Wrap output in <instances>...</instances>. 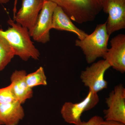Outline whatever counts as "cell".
<instances>
[{
  "instance_id": "8fae6325",
  "label": "cell",
  "mask_w": 125,
  "mask_h": 125,
  "mask_svg": "<svg viewBox=\"0 0 125 125\" xmlns=\"http://www.w3.org/2000/svg\"><path fill=\"white\" fill-rule=\"evenodd\" d=\"M27 75L24 70H16L10 76V84L14 95L16 100L22 104L33 95L32 89L28 87L26 83Z\"/></svg>"
},
{
  "instance_id": "7a4b0ae2",
  "label": "cell",
  "mask_w": 125,
  "mask_h": 125,
  "mask_svg": "<svg viewBox=\"0 0 125 125\" xmlns=\"http://www.w3.org/2000/svg\"><path fill=\"white\" fill-rule=\"evenodd\" d=\"M61 7L71 20L79 24L94 20L102 10L100 0H46Z\"/></svg>"
},
{
  "instance_id": "e0dca14e",
  "label": "cell",
  "mask_w": 125,
  "mask_h": 125,
  "mask_svg": "<svg viewBox=\"0 0 125 125\" xmlns=\"http://www.w3.org/2000/svg\"><path fill=\"white\" fill-rule=\"evenodd\" d=\"M104 120L101 117L95 115L92 117L88 121L83 122L81 125H100Z\"/></svg>"
},
{
  "instance_id": "ffe728a7",
  "label": "cell",
  "mask_w": 125,
  "mask_h": 125,
  "mask_svg": "<svg viewBox=\"0 0 125 125\" xmlns=\"http://www.w3.org/2000/svg\"><path fill=\"white\" fill-rule=\"evenodd\" d=\"M10 0H0V4H5L8 3Z\"/></svg>"
},
{
  "instance_id": "52a82bcc",
  "label": "cell",
  "mask_w": 125,
  "mask_h": 125,
  "mask_svg": "<svg viewBox=\"0 0 125 125\" xmlns=\"http://www.w3.org/2000/svg\"><path fill=\"white\" fill-rule=\"evenodd\" d=\"M102 9L108 14L106 28L109 36L125 28V0H103Z\"/></svg>"
},
{
  "instance_id": "4fadbf2b",
  "label": "cell",
  "mask_w": 125,
  "mask_h": 125,
  "mask_svg": "<svg viewBox=\"0 0 125 125\" xmlns=\"http://www.w3.org/2000/svg\"><path fill=\"white\" fill-rule=\"evenodd\" d=\"M22 104L15 101L0 104V121L3 125H18L24 117V110Z\"/></svg>"
},
{
  "instance_id": "8992f818",
  "label": "cell",
  "mask_w": 125,
  "mask_h": 125,
  "mask_svg": "<svg viewBox=\"0 0 125 125\" xmlns=\"http://www.w3.org/2000/svg\"><path fill=\"white\" fill-rule=\"evenodd\" d=\"M57 6L52 1L44 0L36 24L33 30L29 33L31 37L36 42L45 43L50 41L52 15Z\"/></svg>"
},
{
  "instance_id": "ba28073f",
  "label": "cell",
  "mask_w": 125,
  "mask_h": 125,
  "mask_svg": "<svg viewBox=\"0 0 125 125\" xmlns=\"http://www.w3.org/2000/svg\"><path fill=\"white\" fill-rule=\"evenodd\" d=\"M108 109L104 111L105 120H113L125 123V88L120 84L106 98Z\"/></svg>"
},
{
  "instance_id": "d6986e66",
  "label": "cell",
  "mask_w": 125,
  "mask_h": 125,
  "mask_svg": "<svg viewBox=\"0 0 125 125\" xmlns=\"http://www.w3.org/2000/svg\"><path fill=\"white\" fill-rule=\"evenodd\" d=\"M17 1H18V0H15V1L14 5V7L13 9L14 16L16 14V4H17Z\"/></svg>"
},
{
  "instance_id": "7402d4cb",
  "label": "cell",
  "mask_w": 125,
  "mask_h": 125,
  "mask_svg": "<svg viewBox=\"0 0 125 125\" xmlns=\"http://www.w3.org/2000/svg\"><path fill=\"white\" fill-rule=\"evenodd\" d=\"M101 0V2H102V1L103 0Z\"/></svg>"
},
{
  "instance_id": "2e32d148",
  "label": "cell",
  "mask_w": 125,
  "mask_h": 125,
  "mask_svg": "<svg viewBox=\"0 0 125 125\" xmlns=\"http://www.w3.org/2000/svg\"><path fill=\"white\" fill-rule=\"evenodd\" d=\"M17 101L13 93L11 84L0 88V104L9 103Z\"/></svg>"
},
{
  "instance_id": "44dd1931",
  "label": "cell",
  "mask_w": 125,
  "mask_h": 125,
  "mask_svg": "<svg viewBox=\"0 0 125 125\" xmlns=\"http://www.w3.org/2000/svg\"><path fill=\"white\" fill-rule=\"evenodd\" d=\"M3 125V124H2V123L0 121V125Z\"/></svg>"
},
{
  "instance_id": "9c48e42d",
  "label": "cell",
  "mask_w": 125,
  "mask_h": 125,
  "mask_svg": "<svg viewBox=\"0 0 125 125\" xmlns=\"http://www.w3.org/2000/svg\"><path fill=\"white\" fill-rule=\"evenodd\" d=\"M43 1L44 0H22L21 8L14 16V21L27 28L30 33L36 24Z\"/></svg>"
},
{
  "instance_id": "5b68a950",
  "label": "cell",
  "mask_w": 125,
  "mask_h": 125,
  "mask_svg": "<svg viewBox=\"0 0 125 125\" xmlns=\"http://www.w3.org/2000/svg\"><path fill=\"white\" fill-rule=\"evenodd\" d=\"M110 67L109 62L105 60L93 62L81 72L80 76L81 81L89 90L97 93L107 88L108 83L104 76L105 72Z\"/></svg>"
},
{
  "instance_id": "277c9868",
  "label": "cell",
  "mask_w": 125,
  "mask_h": 125,
  "mask_svg": "<svg viewBox=\"0 0 125 125\" xmlns=\"http://www.w3.org/2000/svg\"><path fill=\"white\" fill-rule=\"evenodd\" d=\"M99 101L97 93L89 90L85 98L80 102L64 103L61 110L62 118L65 122L69 124L81 125L83 123L81 116L83 113L94 107Z\"/></svg>"
},
{
  "instance_id": "9a60e30c",
  "label": "cell",
  "mask_w": 125,
  "mask_h": 125,
  "mask_svg": "<svg viewBox=\"0 0 125 125\" xmlns=\"http://www.w3.org/2000/svg\"><path fill=\"white\" fill-rule=\"evenodd\" d=\"M26 81L28 87L32 89L38 85H46L47 77L43 67L41 66L34 72L27 74Z\"/></svg>"
},
{
  "instance_id": "7c38bea8",
  "label": "cell",
  "mask_w": 125,
  "mask_h": 125,
  "mask_svg": "<svg viewBox=\"0 0 125 125\" xmlns=\"http://www.w3.org/2000/svg\"><path fill=\"white\" fill-rule=\"evenodd\" d=\"M52 29L60 31L72 32L77 35L80 40L83 39L88 34L76 27L62 9L58 6L55 7L53 12Z\"/></svg>"
},
{
  "instance_id": "ac0fdd59",
  "label": "cell",
  "mask_w": 125,
  "mask_h": 125,
  "mask_svg": "<svg viewBox=\"0 0 125 125\" xmlns=\"http://www.w3.org/2000/svg\"><path fill=\"white\" fill-rule=\"evenodd\" d=\"M100 125H125V123L113 120H104Z\"/></svg>"
},
{
  "instance_id": "3957f363",
  "label": "cell",
  "mask_w": 125,
  "mask_h": 125,
  "mask_svg": "<svg viewBox=\"0 0 125 125\" xmlns=\"http://www.w3.org/2000/svg\"><path fill=\"white\" fill-rule=\"evenodd\" d=\"M109 36L106 28V22L98 24L94 32L83 39L75 40V45L80 47L88 64H92L99 57L104 56L107 52Z\"/></svg>"
},
{
  "instance_id": "6da1fadb",
  "label": "cell",
  "mask_w": 125,
  "mask_h": 125,
  "mask_svg": "<svg viewBox=\"0 0 125 125\" xmlns=\"http://www.w3.org/2000/svg\"><path fill=\"white\" fill-rule=\"evenodd\" d=\"M8 29H0V36L6 40L13 49L15 56L27 61L30 58L38 60L40 52L31 41L29 31L26 28L10 19Z\"/></svg>"
},
{
  "instance_id": "5bb4252c",
  "label": "cell",
  "mask_w": 125,
  "mask_h": 125,
  "mask_svg": "<svg viewBox=\"0 0 125 125\" xmlns=\"http://www.w3.org/2000/svg\"><path fill=\"white\" fill-rule=\"evenodd\" d=\"M15 56L13 48L0 36V71L5 68Z\"/></svg>"
},
{
  "instance_id": "30bf717a",
  "label": "cell",
  "mask_w": 125,
  "mask_h": 125,
  "mask_svg": "<svg viewBox=\"0 0 125 125\" xmlns=\"http://www.w3.org/2000/svg\"><path fill=\"white\" fill-rule=\"evenodd\" d=\"M111 47L108 49L103 58L111 67L121 73L125 72V35L120 34L112 38Z\"/></svg>"
}]
</instances>
